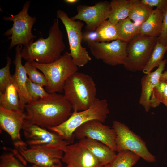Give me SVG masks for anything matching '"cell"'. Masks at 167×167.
Returning <instances> with one entry per match:
<instances>
[{
  "mask_svg": "<svg viewBox=\"0 0 167 167\" xmlns=\"http://www.w3.org/2000/svg\"><path fill=\"white\" fill-rule=\"evenodd\" d=\"M107 100L96 98L91 106L81 111H73L65 122L48 129L54 132L70 143H73L75 130L83 123L91 120L104 122L109 113Z\"/></svg>",
  "mask_w": 167,
  "mask_h": 167,
  "instance_id": "cell-4",
  "label": "cell"
},
{
  "mask_svg": "<svg viewBox=\"0 0 167 167\" xmlns=\"http://www.w3.org/2000/svg\"><path fill=\"white\" fill-rule=\"evenodd\" d=\"M163 13L159 10L153 9L147 19L140 26L139 34L158 37L161 32Z\"/></svg>",
  "mask_w": 167,
  "mask_h": 167,
  "instance_id": "cell-21",
  "label": "cell"
},
{
  "mask_svg": "<svg viewBox=\"0 0 167 167\" xmlns=\"http://www.w3.org/2000/svg\"><path fill=\"white\" fill-rule=\"evenodd\" d=\"M24 66L28 78L32 82L42 87L47 86V80L44 74L39 72L30 62L26 61Z\"/></svg>",
  "mask_w": 167,
  "mask_h": 167,
  "instance_id": "cell-29",
  "label": "cell"
},
{
  "mask_svg": "<svg viewBox=\"0 0 167 167\" xmlns=\"http://www.w3.org/2000/svg\"><path fill=\"white\" fill-rule=\"evenodd\" d=\"M83 40L87 43L100 42L99 34L96 30L86 31L83 33Z\"/></svg>",
  "mask_w": 167,
  "mask_h": 167,
  "instance_id": "cell-35",
  "label": "cell"
},
{
  "mask_svg": "<svg viewBox=\"0 0 167 167\" xmlns=\"http://www.w3.org/2000/svg\"><path fill=\"white\" fill-rule=\"evenodd\" d=\"M25 105L20 100L12 84L7 87L4 93L0 92V107L8 110L24 112Z\"/></svg>",
  "mask_w": 167,
  "mask_h": 167,
  "instance_id": "cell-20",
  "label": "cell"
},
{
  "mask_svg": "<svg viewBox=\"0 0 167 167\" xmlns=\"http://www.w3.org/2000/svg\"><path fill=\"white\" fill-rule=\"evenodd\" d=\"M110 167V164H108L104 165L103 167Z\"/></svg>",
  "mask_w": 167,
  "mask_h": 167,
  "instance_id": "cell-39",
  "label": "cell"
},
{
  "mask_svg": "<svg viewBox=\"0 0 167 167\" xmlns=\"http://www.w3.org/2000/svg\"><path fill=\"white\" fill-rule=\"evenodd\" d=\"M66 167H71L68 166H66Z\"/></svg>",
  "mask_w": 167,
  "mask_h": 167,
  "instance_id": "cell-40",
  "label": "cell"
},
{
  "mask_svg": "<svg viewBox=\"0 0 167 167\" xmlns=\"http://www.w3.org/2000/svg\"><path fill=\"white\" fill-rule=\"evenodd\" d=\"M166 82L167 83V82Z\"/></svg>",
  "mask_w": 167,
  "mask_h": 167,
  "instance_id": "cell-41",
  "label": "cell"
},
{
  "mask_svg": "<svg viewBox=\"0 0 167 167\" xmlns=\"http://www.w3.org/2000/svg\"><path fill=\"white\" fill-rule=\"evenodd\" d=\"M45 77L47 85L45 90L49 93L61 92L66 81L79 68L73 61L70 53L66 52L56 61L48 64L30 62Z\"/></svg>",
  "mask_w": 167,
  "mask_h": 167,
  "instance_id": "cell-5",
  "label": "cell"
},
{
  "mask_svg": "<svg viewBox=\"0 0 167 167\" xmlns=\"http://www.w3.org/2000/svg\"><path fill=\"white\" fill-rule=\"evenodd\" d=\"M72 107L64 95L57 93L25 105V119L41 127H54L66 121L72 113Z\"/></svg>",
  "mask_w": 167,
  "mask_h": 167,
  "instance_id": "cell-1",
  "label": "cell"
},
{
  "mask_svg": "<svg viewBox=\"0 0 167 167\" xmlns=\"http://www.w3.org/2000/svg\"><path fill=\"white\" fill-rule=\"evenodd\" d=\"M7 62L5 66L0 69V92L4 93L7 87L12 84V75L10 72L11 60L10 57L6 58Z\"/></svg>",
  "mask_w": 167,
  "mask_h": 167,
  "instance_id": "cell-31",
  "label": "cell"
},
{
  "mask_svg": "<svg viewBox=\"0 0 167 167\" xmlns=\"http://www.w3.org/2000/svg\"><path fill=\"white\" fill-rule=\"evenodd\" d=\"M74 134L79 140L88 138L100 141L117 151L114 129L97 120L87 122L77 128Z\"/></svg>",
  "mask_w": 167,
  "mask_h": 167,
  "instance_id": "cell-12",
  "label": "cell"
},
{
  "mask_svg": "<svg viewBox=\"0 0 167 167\" xmlns=\"http://www.w3.org/2000/svg\"><path fill=\"white\" fill-rule=\"evenodd\" d=\"M30 5V2L27 1L21 10L17 15L3 17L4 20L13 22L12 27L3 34L4 36H9L8 39L11 40L9 49L18 45H26L36 38L32 32L36 18L30 16L28 13Z\"/></svg>",
  "mask_w": 167,
  "mask_h": 167,
  "instance_id": "cell-6",
  "label": "cell"
},
{
  "mask_svg": "<svg viewBox=\"0 0 167 167\" xmlns=\"http://www.w3.org/2000/svg\"><path fill=\"white\" fill-rule=\"evenodd\" d=\"M157 41L164 45L167 44V10L163 13L161 30Z\"/></svg>",
  "mask_w": 167,
  "mask_h": 167,
  "instance_id": "cell-34",
  "label": "cell"
},
{
  "mask_svg": "<svg viewBox=\"0 0 167 167\" xmlns=\"http://www.w3.org/2000/svg\"><path fill=\"white\" fill-rule=\"evenodd\" d=\"M77 13L71 17L74 20L83 21L86 24V31H95L108 18L110 9V2H99L92 6L79 5L76 8Z\"/></svg>",
  "mask_w": 167,
  "mask_h": 167,
  "instance_id": "cell-13",
  "label": "cell"
},
{
  "mask_svg": "<svg viewBox=\"0 0 167 167\" xmlns=\"http://www.w3.org/2000/svg\"><path fill=\"white\" fill-rule=\"evenodd\" d=\"M99 34L100 42L118 39L115 25L108 19L104 21L96 30Z\"/></svg>",
  "mask_w": 167,
  "mask_h": 167,
  "instance_id": "cell-27",
  "label": "cell"
},
{
  "mask_svg": "<svg viewBox=\"0 0 167 167\" xmlns=\"http://www.w3.org/2000/svg\"><path fill=\"white\" fill-rule=\"evenodd\" d=\"M29 167H41V166H38L36 165L33 164L31 166H30Z\"/></svg>",
  "mask_w": 167,
  "mask_h": 167,
  "instance_id": "cell-38",
  "label": "cell"
},
{
  "mask_svg": "<svg viewBox=\"0 0 167 167\" xmlns=\"http://www.w3.org/2000/svg\"><path fill=\"white\" fill-rule=\"evenodd\" d=\"M167 51V44L166 45H163L157 41L143 72L145 74H148L155 67H158L163 60L164 55Z\"/></svg>",
  "mask_w": 167,
  "mask_h": 167,
  "instance_id": "cell-25",
  "label": "cell"
},
{
  "mask_svg": "<svg viewBox=\"0 0 167 167\" xmlns=\"http://www.w3.org/2000/svg\"><path fill=\"white\" fill-rule=\"evenodd\" d=\"M26 88L30 103L37 101L49 94L43 87L33 83L28 78L27 81Z\"/></svg>",
  "mask_w": 167,
  "mask_h": 167,
  "instance_id": "cell-30",
  "label": "cell"
},
{
  "mask_svg": "<svg viewBox=\"0 0 167 167\" xmlns=\"http://www.w3.org/2000/svg\"><path fill=\"white\" fill-rule=\"evenodd\" d=\"M63 91L75 112L88 109L96 98V86L93 78L82 72L77 71L71 75L66 81Z\"/></svg>",
  "mask_w": 167,
  "mask_h": 167,
  "instance_id": "cell-3",
  "label": "cell"
},
{
  "mask_svg": "<svg viewBox=\"0 0 167 167\" xmlns=\"http://www.w3.org/2000/svg\"><path fill=\"white\" fill-rule=\"evenodd\" d=\"M22 45H18L15 48V55L13 63L15 65L14 74L12 75L11 81L16 89L20 100L24 104L30 103L26 88L28 77L24 66L22 65L21 51Z\"/></svg>",
  "mask_w": 167,
  "mask_h": 167,
  "instance_id": "cell-18",
  "label": "cell"
},
{
  "mask_svg": "<svg viewBox=\"0 0 167 167\" xmlns=\"http://www.w3.org/2000/svg\"><path fill=\"white\" fill-rule=\"evenodd\" d=\"M140 1L151 8L156 7L163 13L167 10V0H141Z\"/></svg>",
  "mask_w": 167,
  "mask_h": 167,
  "instance_id": "cell-33",
  "label": "cell"
},
{
  "mask_svg": "<svg viewBox=\"0 0 167 167\" xmlns=\"http://www.w3.org/2000/svg\"><path fill=\"white\" fill-rule=\"evenodd\" d=\"M17 150L26 161L43 167H62L63 151L42 148L26 147Z\"/></svg>",
  "mask_w": 167,
  "mask_h": 167,
  "instance_id": "cell-14",
  "label": "cell"
},
{
  "mask_svg": "<svg viewBox=\"0 0 167 167\" xmlns=\"http://www.w3.org/2000/svg\"><path fill=\"white\" fill-rule=\"evenodd\" d=\"M160 81L167 82V71L161 74L160 78Z\"/></svg>",
  "mask_w": 167,
  "mask_h": 167,
  "instance_id": "cell-36",
  "label": "cell"
},
{
  "mask_svg": "<svg viewBox=\"0 0 167 167\" xmlns=\"http://www.w3.org/2000/svg\"><path fill=\"white\" fill-rule=\"evenodd\" d=\"M79 1L78 0H65L64 2L67 4L73 5L77 3Z\"/></svg>",
  "mask_w": 167,
  "mask_h": 167,
  "instance_id": "cell-37",
  "label": "cell"
},
{
  "mask_svg": "<svg viewBox=\"0 0 167 167\" xmlns=\"http://www.w3.org/2000/svg\"><path fill=\"white\" fill-rule=\"evenodd\" d=\"M110 167H132L140 157L133 152L125 150L118 152Z\"/></svg>",
  "mask_w": 167,
  "mask_h": 167,
  "instance_id": "cell-26",
  "label": "cell"
},
{
  "mask_svg": "<svg viewBox=\"0 0 167 167\" xmlns=\"http://www.w3.org/2000/svg\"><path fill=\"white\" fill-rule=\"evenodd\" d=\"M62 161L71 167H103L96 158L79 142L69 145Z\"/></svg>",
  "mask_w": 167,
  "mask_h": 167,
  "instance_id": "cell-16",
  "label": "cell"
},
{
  "mask_svg": "<svg viewBox=\"0 0 167 167\" xmlns=\"http://www.w3.org/2000/svg\"><path fill=\"white\" fill-rule=\"evenodd\" d=\"M118 39L127 43L139 34L140 26L128 18L121 20L116 25Z\"/></svg>",
  "mask_w": 167,
  "mask_h": 167,
  "instance_id": "cell-23",
  "label": "cell"
},
{
  "mask_svg": "<svg viewBox=\"0 0 167 167\" xmlns=\"http://www.w3.org/2000/svg\"><path fill=\"white\" fill-rule=\"evenodd\" d=\"M167 60H163L157 69L153 72L146 74L141 80V92L139 103L148 112L151 108L150 99L154 88L160 82V78L165 69Z\"/></svg>",
  "mask_w": 167,
  "mask_h": 167,
  "instance_id": "cell-17",
  "label": "cell"
},
{
  "mask_svg": "<svg viewBox=\"0 0 167 167\" xmlns=\"http://www.w3.org/2000/svg\"><path fill=\"white\" fill-rule=\"evenodd\" d=\"M112 128L116 133L117 152L125 150L133 152L149 162H154L156 157L151 153L146 143L125 124L117 120L113 122Z\"/></svg>",
  "mask_w": 167,
  "mask_h": 167,
  "instance_id": "cell-9",
  "label": "cell"
},
{
  "mask_svg": "<svg viewBox=\"0 0 167 167\" xmlns=\"http://www.w3.org/2000/svg\"><path fill=\"white\" fill-rule=\"evenodd\" d=\"M22 130L25 143L30 148H42L64 151L70 143L54 132L29 123L25 119Z\"/></svg>",
  "mask_w": 167,
  "mask_h": 167,
  "instance_id": "cell-10",
  "label": "cell"
},
{
  "mask_svg": "<svg viewBox=\"0 0 167 167\" xmlns=\"http://www.w3.org/2000/svg\"><path fill=\"white\" fill-rule=\"evenodd\" d=\"M25 120L24 112L8 110L0 107V128L9 135L17 149L27 146L21 139L20 134Z\"/></svg>",
  "mask_w": 167,
  "mask_h": 167,
  "instance_id": "cell-15",
  "label": "cell"
},
{
  "mask_svg": "<svg viewBox=\"0 0 167 167\" xmlns=\"http://www.w3.org/2000/svg\"><path fill=\"white\" fill-rule=\"evenodd\" d=\"M87 148L103 166L110 164L116 154L114 150L106 144L97 140L88 138L79 142Z\"/></svg>",
  "mask_w": 167,
  "mask_h": 167,
  "instance_id": "cell-19",
  "label": "cell"
},
{
  "mask_svg": "<svg viewBox=\"0 0 167 167\" xmlns=\"http://www.w3.org/2000/svg\"><path fill=\"white\" fill-rule=\"evenodd\" d=\"M25 166L13 153L6 152L0 156V167H25Z\"/></svg>",
  "mask_w": 167,
  "mask_h": 167,
  "instance_id": "cell-32",
  "label": "cell"
},
{
  "mask_svg": "<svg viewBox=\"0 0 167 167\" xmlns=\"http://www.w3.org/2000/svg\"><path fill=\"white\" fill-rule=\"evenodd\" d=\"M153 10L142 3L140 0H133L128 18L136 25L140 26L148 18Z\"/></svg>",
  "mask_w": 167,
  "mask_h": 167,
  "instance_id": "cell-24",
  "label": "cell"
},
{
  "mask_svg": "<svg viewBox=\"0 0 167 167\" xmlns=\"http://www.w3.org/2000/svg\"><path fill=\"white\" fill-rule=\"evenodd\" d=\"M157 41V37L139 34L128 42L124 68L131 72L143 71Z\"/></svg>",
  "mask_w": 167,
  "mask_h": 167,
  "instance_id": "cell-8",
  "label": "cell"
},
{
  "mask_svg": "<svg viewBox=\"0 0 167 167\" xmlns=\"http://www.w3.org/2000/svg\"><path fill=\"white\" fill-rule=\"evenodd\" d=\"M127 43L119 39L109 42H89L87 45L92 54L108 65H123L126 61Z\"/></svg>",
  "mask_w": 167,
  "mask_h": 167,
  "instance_id": "cell-11",
  "label": "cell"
},
{
  "mask_svg": "<svg viewBox=\"0 0 167 167\" xmlns=\"http://www.w3.org/2000/svg\"><path fill=\"white\" fill-rule=\"evenodd\" d=\"M162 103L167 107V83L160 81L154 88L150 99L151 108H156Z\"/></svg>",
  "mask_w": 167,
  "mask_h": 167,
  "instance_id": "cell-28",
  "label": "cell"
},
{
  "mask_svg": "<svg viewBox=\"0 0 167 167\" xmlns=\"http://www.w3.org/2000/svg\"><path fill=\"white\" fill-rule=\"evenodd\" d=\"M57 18L62 21L67 32L70 54L73 61L79 67L83 66L91 60L86 48L82 46L83 33L82 32L84 24L80 20H74L64 11H56Z\"/></svg>",
  "mask_w": 167,
  "mask_h": 167,
  "instance_id": "cell-7",
  "label": "cell"
},
{
  "mask_svg": "<svg viewBox=\"0 0 167 167\" xmlns=\"http://www.w3.org/2000/svg\"><path fill=\"white\" fill-rule=\"evenodd\" d=\"M132 0L111 1L108 20L111 23L116 25L120 21L128 18Z\"/></svg>",
  "mask_w": 167,
  "mask_h": 167,
  "instance_id": "cell-22",
  "label": "cell"
},
{
  "mask_svg": "<svg viewBox=\"0 0 167 167\" xmlns=\"http://www.w3.org/2000/svg\"><path fill=\"white\" fill-rule=\"evenodd\" d=\"M65 48L62 33L57 18L50 28L48 37H41L24 46L21 54L22 58L26 61L48 64L59 59Z\"/></svg>",
  "mask_w": 167,
  "mask_h": 167,
  "instance_id": "cell-2",
  "label": "cell"
}]
</instances>
